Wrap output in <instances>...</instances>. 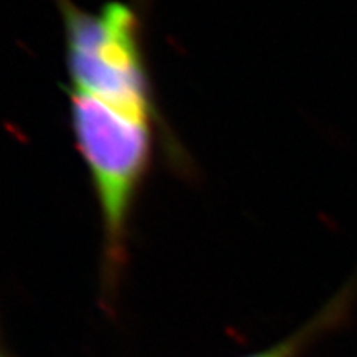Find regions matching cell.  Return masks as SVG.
Listing matches in <instances>:
<instances>
[{
    "label": "cell",
    "instance_id": "obj_1",
    "mask_svg": "<svg viewBox=\"0 0 357 357\" xmlns=\"http://www.w3.org/2000/svg\"><path fill=\"white\" fill-rule=\"evenodd\" d=\"M66 95L75 144L100 207L101 294L109 306L126 266L134 207L153 166L159 109L153 89L66 86Z\"/></svg>",
    "mask_w": 357,
    "mask_h": 357
},
{
    "label": "cell",
    "instance_id": "obj_2",
    "mask_svg": "<svg viewBox=\"0 0 357 357\" xmlns=\"http://www.w3.org/2000/svg\"><path fill=\"white\" fill-rule=\"evenodd\" d=\"M357 296V276L347 281L321 310L306 323L280 339L266 349L252 352L243 357H301L310 347L344 323Z\"/></svg>",
    "mask_w": 357,
    "mask_h": 357
}]
</instances>
